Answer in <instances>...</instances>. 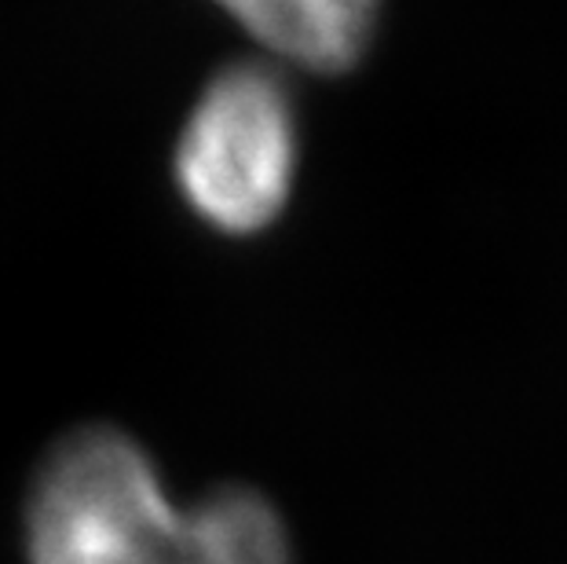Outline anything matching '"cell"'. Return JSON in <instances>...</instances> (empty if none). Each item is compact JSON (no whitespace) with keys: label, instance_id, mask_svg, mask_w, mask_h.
I'll return each mask as SVG.
<instances>
[{"label":"cell","instance_id":"cell-3","mask_svg":"<svg viewBox=\"0 0 567 564\" xmlns=\"http://www.w3.org/2000/svg\"><path fill=\"white\" fill-rule=\"evenodd\" d=\"M271 63L311 74H348L378 38L381 0H213Z\"/></svg>","mask_w":567,"mask_h":564},{"label":"cell","instance_id":"cell-1","mask_svg":"<svg viewBox=\"0 0 567 564\" xmlns=\"http://www.w3.org/2000/svg\"><path fill=\"white\" fill-rule=\"evenodd\" d=\"M30 564H293L279 506L224 484L190 506L165 491L147 448L117 425L59 437L22 506Z\"/></svg>","mask_w":567,"mask_h":564},{"label":"cell","instance_id":"cell-2","mask_svg":"<svg viewBox=\"0 0 567 564\" xmlns=\"http://www.w3.org/2000/svg\"><path fill=\"white\" fill-rule=\"evenodd\" d=\"M300 170V106L286 66L243 59L205 81L173 147V184L216 235L252 238L286 213Z\"/></svg>","mask_w":567,"mask_h":564}]
</instances>
